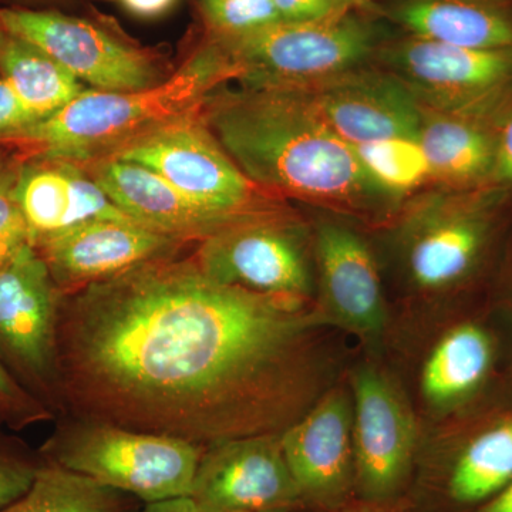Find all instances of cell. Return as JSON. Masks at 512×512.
<instances>
[{
	"instance_id": "1",
	"label": "cell",
	"mask_w": 512,
	"mask_h": 512,
	"mask_svg": "<svg viewBox=\"0 0 512 512\" xmlns=\"http://www.w3.org/2000/svg\"><path fill=\"white\" fill-rule=\"evenodd\" d=\"M316 326L301 299L157 259L62 293L59 397L79 419L204 448L282 434L312 394Z\"/></svg>"
},
{
	"instance_id": "2",
	"label": "cell",
	"mask_w": 512,
	"mask_h": 512,
	"mask_svg": "<svg viewBox=\"0 0 512 512\" xmlns=\"http://www.w3.org/2000/svg\"><path fill=\"white\" fill-rule=\"evenodd\" d=\"M210 100L202 119L256 187L349 207L392 198L302 90L247 86Z\"/></svg>"
},
{
	"instance_id": "3",
	"label": "cell",
	"mask_w": 512,
	"mask_h": 512,
	"mask_svg": "<svg viewBox=\"0 0 512 512\" xmlns=\"http://www.w3.org/2000/svg\"><path fill=\"white\" fill-rule=\"evenodd\" d=\"M232 77L239 79L238 67L215 37L156 86L131 92L84 90L19 140L42 147V156L90 163L168 121L198 113L212 90Z\"/></svg>"
},
{
	"instance_id": "4",
	"label": "cell",
	"mask_w": 512,
	"mask_h": 512,
	"mask_svg": "<svg viewBox=\"0 0 512 512\" xmlns=\"http://www.w3.org/2000/svg\"><path fill=\"white\" fill-rule=\"evenodd\" d=\"M205 448L161 434L76 420L52 437L47 463L93 478L143 503L190 497Z\"/></svg>"
},
{
	"instance_id": "5",
	"label": "cell",
	"mask_w": 512,
	"mask_h": 512,
	"mask_svg": "<svg viewBox=\"0 0 512 512\" xmlns=\"http://www.w3.org/2000/svg\"><path fill=\"white\" fill-rule=\"evenodd\" d=\"M217 37L248 86L309 89L355 72L375 52L367 20L343 12L311 22H276L247 35Z\"/></svg>"
},
{
	"instance_id": "6",
	"label": "cell",
	"mask_w": 512,
	"mask_h": 512,
	"mask_svg": "<svg viewBox=\"0 0 512 512\" xmlns=\"http://www.w3.org/2000/svg\"><path fill=\"white\" fill-rule=\"evenodd\" d=\"M382 57L424 109L491 123L512 110V47L471 49L410 36Z\"/></svg>"
},
{
	"instance_id": "7",
	"label": "cell",
	"mask_w": 512,
	"mask_h": 512,
	"mask_svg": "<svg viewBox=\"0 0 512 512\" xmlns=\"http://www.w3.org/2000/svg\"><path fill=\"white\" fill-rule=\"evenodd\" d=\"M106 157L154 171L192 200L231 220L258 214V187L239 170L198 113L153 128Z\"/></svg>"
},
{
	"instance_id": "8",
	"label": "cell",
	"mask_w": 512,
	"mask_h": 512,
	"mask_svg": "<svg viewBox=\"0 0 512 512\" xmlns=\"http://www.w3.org/2000/svg\"><path fill=\"white\" fill-rule=\"evenodd\" d=\"M60 298L49 266L32 244L0 269V362L26 390L45 396L59 397Z\"/></svg>"
},
{
	"instance_id": "9",
	"label": "cell",
	"mask_w": 512,
	"mask_h": 512,
	"mask_svg": "<svg viewBox=\"0 0 512 512\" xmlns=\"http://www.w3.org/2000/svg\"><path fill=\"white\" fill-rule=\"evenodd\" d=\"M195 261L215 281L261 295L302 301L311 291L298 232L261 212L202 239Z\"/></svg>"
},
{
	"instance_id": "10",
	"label": "cell",
	"mask_w": 512,
	"mask_h": 512,
	"mask_svg": "<svg viewBox=\"0 0 512 512\" xmlns=\"http://www.w3.org/2000/svg\"><path fill=\"white\" fill-rule=\"evenodd\" d=\"M0 26L55 59L82 83L100 92H131L161 82L156 66L127 45L82 19L56 12L0 10Z\"/></svg>"
},
{
	"instance_id": "11",
	"label": "cell",
	"mask_w": 512,
	"mask_h": 512,
	"mask_svg": "<svg viewBox=\"0 0 512 512\" xmlns=\"http://www.w3.org/2000/svg\"><path fill=\"white\" fill-rule=\"evenodd\" d=\"M190 497L201 512H291L303 507L281 434L241 437L205 448Z\"/></svg>"
},
{
	"instance_id": "12",
	"label": "cell",
	"mask_w": 512,
	"mask_h": 512,
	"mask_svg": "<svg viewBox=\"0 0 512 512\" xmlns=\"http://www.w3.org/2000/svg\"><path fill=\"white\" fill-rule=\"evenodd\" d=\"M353 392L355 495L365 503L384 504L409 483L416 424L396 387L376 370H360Z\"/></svg>"
},
{
	"instance_id": "13",
	"label": "cell",
	"mask_w": 512,
	"mask_h": 512,
	"mask_svg": "<svg viewBox=\"0 0 512 512\" xmlns=\"http://www.w3.org/2000/svg\"><path fill=\"white\" fill-rule=\"evenodd\" d=\"M282 448L303 507L338 510L355 494L352 407L343 392L328 393L281 434Z\"/></svg>"
},
{
	"instance_id": "14",
	"label": "cell",
	"mask_w": 512,
	"mask_h": 512,
	"mask_svg": "<svg viewBox=\"0 0 512 512\" xmlns=\"http://www.w3.org/2000/svg\"><path fill=\"white\" fill-rule=\"evenodd\" d=\"M183 241L133 220H94L46 239L36 249L59 289L69 292L170 258Z\"/></svg>"
},
{
	"instance_id": "15",
	"label": "cell",
	"mask_w": 512,
	"mask_h": 512,
	"mask_svg": "<svg viewBox=\"0 0 512 512\" xmlns=\"http://www.w3.org/2000/svg\"><path fill=\"white\" fill-rule=\"evenodd\" d=\"M302 90L328 126L350 146L419 137L424 107L396 74L355 72Z\"/></svg>"
},
{
	"instance_id": "16",
	"label": "cell",
	"mask_w": 512,
	"mask_h": 512,
	"mask_svg": "<svg viewBox=\"0 0 512 512\" xmlns=\"http://www.w3.org/2000/svg\"><path fill=\"white\" fill-rule=\"evenodd\" d=\"M89 175L131 220L167 237L205 239L237 222L210 210L141 165L103 157L87 163Z\"/></svg>"
},
{
	"instance_id": "17",
	"label": "cell",
	"mask_w": 512,
	"mask_h": 512,
	"mask_svg": "<svg viewBox=\"0 0 512 512\" xmlns=\"http://www.w3.org/2000/svg\"><path fill=\"white\" fill-rule=\"evenodd\" d=\"M15 197L33 247L84 222L131 220L79 164L62 158L42 156L20 167Z\"/></svg>"
},
{
	"instance_id": "18",
	"label": "cell",
	"mask_w": 512,
	"mask_h": 512,
	"mask_svg": "<svg viewBox=\"0 0 512 512\" xmlns=\"http://www.w3.org/2000/svg\"><path fill=\"white\" fill-rule=\"evenodd\" d=\"M316 249L330 315L356 332L382 330L386 316L382 284L375 258L363 239L348 228L323 225Z\"/></svg>"
},
{
	"instance_id": "19",
	"label": "cell",
	"mask_w": 512,
	"mask_h": 512,
	"mask_svg": "<svg viewBox=\"0 0 512 512\" xmlns=\"http://www.w3.org/2000/svg\"><path fill=\"white\" fill-rule=\"evenodd\" d=\"M390 16L410 36L471 49L512 47V6L497 0H400Z\"/></svg>"
},
{
	"instance_id": "20",
	"label": "cell",
	"mask_w": 512,
	"mask_h": 512,
	"mask_svg": "<svg viewBox=\"0 0 512 512\" xmlns=\"http://www.w3.org/2000/svg\"><path fill=\"white\" fill-rule=\"evenodd\" d=\"M497 128L476 117L424 109L417 138L431 178L453 187L493 180Z\"/></svg>"
},
{
	"instance_id": "21",
	"label": "cell",
	"mask_w": 512,
	"mask_h": 512,
	"mask_svg": "<svg viewBox=\"0 0 512 512\" xmlns=\"http://www.w3.org/2000/svg\"><path fill=\"white\" fill-rule=\"evenodd\" d=\"M483 244L480 222L453 211H437L414 239L409 265L421 288H443L466 274Z\"/></svg>"
},
{
	"instance_id": "22",
	"label": "cell",
	"mask_w": 512,
	"mask_h": 512,
	"mask_svg": "<svg viewBox=\"0 0 512 512\" xmlns=\"http://www.w3.org/2000/svg\"><path fill=\"white\" fill-rule=\"evenodd\" d=\"M0 77L37 121L49 119L86 90L80 80L39 47L5 30L0 33Z\"/></svg>"
},
{
	"instance_id": "23",
	"label": "cell",
	"mask_w": 512,
	"mask_h": 512,
	"mask_svg": "<svg viewBox=\"0 0 512 512\" xmlns=\"http://www.w3.org/2000/svg\"><path fill=\"white\" fill-rule=\"evenodd\" d=\"M491 360L493 346L483 329L463 325L450 330L424 363V396L434 404L456 402L483 382Z\"/></svg>"
},
{
	"instance_id": "24",
	"label": "cell",
	"mask_w": 512,
	"mask_h": 512,
	"mask_svg": "<svg viewBox=\"0 0 512 512\" xmlns=\"http://www.w3.org/2000/svg\"><path fill=\"white\" fill-rule=\"evenodd\" d=\"M138 501L133 495L46 461L37 467L28 493L0 512H138Z\"/></svg>"
},
{
	"instance_id": "25",
	"label": "cell",
	"mask_w": 512,
	"mask_h": 512,
	"mask_svg": "<svg viewBox=\"0 0 512 512\" xmlns=\"http://www.w3.org/2000/svg\"><path fill=\"white\" fill-rule=\"evenodd\" d=\"M512 481V419L484 431L458 456L447 481L460 505L487 503Z\"/></svg>"
},
{
	"instance_id": "26",
	"label": "cell",
	"mask_w": 512,
	"mask_h": 512,
	"mask_svg": "<svg viewBox=\"0 0 512 512\" xmlns=\"http://www.w3.org/2000/svg\"><path fill=\"white\" fill-rule=\"evenodd\" d=\"M353 148L369 177L392 198L416 190L431 178L417 137L384 138Z\"/></svg>"
},
{
	"instance_id": "27",
	"label": "cell",
	"mask_w": 512,
	"mask_h": 512,
	"mask_svg": "<svg viewBox=\"0 0 512 512\" xmlns=\"http://www.w3.org/2000/svg\"><path fill=\"white\" fill-rule=\"evenodd\" d=\"M215 36L235 37L281 22L274 0H201Z\"/></svg>"
},
{
	"instance_id": "28",
	"label": "cell",
	"mask_w": 512,
	"mask_h": 512,
	"mask_svg": "<svg viewBox=\"0 0 512 512\" xmlns=\"http://www.w3.org/2000/svg\"><path fill=\"white\" fill-rule=\"evenodd\" d=\"M16 171L0 175V269L32 244L28 222L15 197Z\"/></svg>"
},
{
	"instance_id": "29",
	"label": "cell",
	"mask_w": 512,
	"mask_h": 512,
	"mask_svg": "<svg viewBox=\"0 0 512 512\" xmlns=\"http://www.w3.org/2000/svg\"><path fill=\"white\" fill-rule=\"evenodd\" d=\"M36 464L0 447V511L28 493L35 480Z\"/></svg>"
},
{
	"instance_id": "30",
	"label": "cell",
	"mask_w": 512,
	"mask_h": 512,
	"mask_svg": "<svg viewBox=\"0 0 512 512\" xmlns=\"http://www.w3.org/2000/svg\"><path fill=\"white\" fill-rule=\"evenodd\" d=\"M0 409L22 421H32L45 416V409L33 399L0 362Z\"/></svg>"
},
{
	"instance_id": "31",
	"label": "cell",
	"mask_w": 512,
	"mask_h": 512,
	"mask_svg": "<svg viewBox=\"0 0 512 512\" xmlns=\"http://www.w3.org/2000/svg\"><path fill=\"white\" fill-rule=\"evenodd\" d=\"M37 123L18 94L0 77V138H19Z\"/></svg>"
},
{
	"instance_id": "32",
	"label": "cell",
	"mask_w": 512,
	"mask_h": 512,
	"mask_svg": "<svg viewBox=\"0 0 512 512\" xmlns=\"http://www.w3.org/2000/svg\"><path fill=\"white\" fill-rule=\"evenodd\" d=\"M274 3L285 22H311L349 12L340 8L338 0H274Z\"/></svg>"
},
{
	"instance_id": "33",
	"label": "cell",
	"mask_w": 512,
	"mask_h": 512,
	"mask_svg": "<svg viewBox=\"0 0 512 512\" xmlns=\"http://www.w3.org/2000/svg\"><path fill=\"white\" fill-rule=\"evenodd\" d=\"M493 180L512 187V110L497 128Z\"/></svg>"
},
{
	"instance_id": "34",
	"label": "cell",
	"mask_w": 512,
	"mask_h": 512,
	"mask_svg": "<svg viewBox=\"0 0 512 512\" xmlns=\"http://www.w3.org/2000/svg\"><path fill=\"white\" fill-rule=\"evenodd\" d=\"M121 6L140 18H157L173 8L177 0H119Z\"/></svg>"
},
{
	"instance_id": "35",
	"label": "cell",
	"mask_w": 512,
	"mask_h": 512,
	"mask_svg": "<svg viewBox=\"0 0 512 512\" xmlns=\"http://www.w3.org/2000/svg\"><path fill=\"white\" fill-rule=\"evenodd\" d=\"M138 512H201L191 497L168 498V500L148 503Z\"/></svg>"
},
{
	"instance_id": "36",
	"label": "cell",
	"mask_w": 512,
	"mask_h": 512,
	"mask_svg": "<svg viewBox=\"0 0 512 512\" xmlns=\"http://www.w3.org/2000/svg\"><path fill=\"white\" fill-rule=\"evenodd\" d=\"M480 512H512V481L503 491L487 501Z\"/></svg>"
},
{
	"instance_id": "37",
	"label": "cell",
	"mask_w": 512,
	"mask_h": 512,
	"mask_svg": "<svg viewBox=\"0 0 512 512\" xmlns=\"http://www.w3.org/2000/svg\"><path fill=\"white\" fill-rule=\"evenodd\" d=\"M340 8L350 10L353 8H366L370 5V0H338Z\"/></svg>"
},
{
	"instance_id": "38",
	"label": "cell",
	"mask_w": 512,
	"mask_h": 512,
	"mask_svg": "<svg viewBox=\"0 0 512 512\" xmlns=\"http://www.w3.org/2000/svg\"><path fill=\"white\" fill-rule=\"evenodd\" d=\"M8 171V168L5 167V158H3L2 154H0V175Z\"/></svg>"
},
{
	"instance_id": "39",
	"label": "cell",
	"mask_w": 512,
	"mask_h": 512,
	"mask_svg": "<svg viewBox=\"0 0 512 512\" xmlns=\"http://www.w3.org/2000/svg\"><path fill=\"white\" fill-rule=\"evenodd\" d=\"M346 512H373V511L357 510V511H346Z\"/></svg>"
},
{
	"instance_id": "40",
	"label": "cell",
	"mask_w": 512,
	"mask_h": 512,
	"mask_svg": "<svg viewBox=\"0 0 512 512\" xmlns=\"http://www.w3.org/2000/svg\"><path fill=\"white\" fill-rule=\"evenodd\" d=\"M497 2H507V3H512V0H497Z\"/></svg>"
},
{
	"instance_id": "41",
	"label": "cell",
	"mask_w": 512,
	"mask_h": 512,
	"mask_svg": "<svg viewBox=\"0 0 512 512\" xmlns=\"http://www.w3.org/2000/svg\"><path fill=\"white\" fill-rule=\"evenodd\" d=\"M265 512H288V511H265Z\"/></svg>"
},
{
	"instance_id": "42",
	"label": "cell",
	"mask_w": 512,
	"mask_h": 512,
	"mask_svg": "<svg viewBox=\"0 0 512 512\" xmlns=\"http://www.w3.org/2000/svg\"><path fill=\"white\" fill-rule=\"evenodd\" d=\"M2 30H3V29H2V26H0V33H2Z\"/></svg>"
}]
</instances>
